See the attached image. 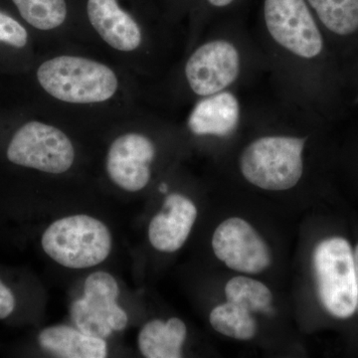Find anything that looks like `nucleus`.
<instances>
[{"mask_svg": "<svg viewBox=\"0 0 358 358\" xmlns=\"http://www.w3.org/2000/svg\"><path fill=\"white\" fill-rule=\"evenodd\" d=\"M119 294L115 278L109 273L98 271L87 278L82 299L94 313L107 320L113 331H122L128 326L129 317L117 303Z\"/></svg>", "mask_w": 358, "mask_h": 358, "instance_id": "obj_14", "label": "nucleus"}, {"mask_svg": "<svg viewBox=\"0 0 358 358\" xmlns=\"http://www.w3.org/2000/svg\"><path fill=\"white\" fill-rule=\"evenodd\" d=\"M264 17L273 39L294 55L312 59L322 53V34L306 0H265Z\"/></svg>", "mask_w": 358, "mask_h": 358, "instance_id": "obj_6", "label": "nucleus"}, {"mask_svg": "<svg viewBox=\"0 0 358 358\" xmlns=\"http://www.w3.org/2000/svg\"><path fill=\"white\" fill-rule=\"evenodd\" d=\"M70 312L78 329L87 336L105 339L112 334L113 329L107 320L94 313L83 299L75 301L71 306Z\"/></svg>", "mask_w": 358, "mask_h": 358, "instance_id": "obj_20", "label": "nucleus"}, {"mask_svg": "<svg viewBox=\"0 0 358 358\" xmlns=\"http://www.w3.org/2000/svg\"><path fill=\"white\" fill-rule=\"evenodd\" d=\"M15 296L11 289L0 280V320L6 319L15 308Z\"/></svg>", "mask_w": 358, "mask_h": 358, "instance_id": "obj_22", "label": "nucleus"}, {"mask_svg": "<svg viewBox=\"0 0 358 358\" xmlns=\"http://www.w3.org/2000/svg\"><path fill=\"white\" fill-rule=\"evenodd\" d=\"M87 13L92 26L113 48L129 52L140 46V26L117 0H88Z\"/></svg>", "mask_w": 358, "mask_h": 358, "instance_id": "obj_11", "label": "nucleus"}, {"mask_svg": "<svg viewBox=\"0 0 358 358\" xmlns=\"http://www.w3.org/2000/svg\"><path fill=\"white\" fill-rule=\"evenodd\" d=\"M313 270L320 301L336 319H348L357 308L355 258L350 244L341 237L322 240L313 252Z\"/></svg>", "mask_w": 358, "mask_h": 358, "instance_id": "obj_4", "label": "nucleus"}, {"mask_svg": "<svg viewBox=\"0 0 358 358\" xmlns=\"http://www.w3.org/2000/svg\"><path fill=\"white\" fill-rule=\"evenodd\" d=\"M357 102H358V98H357Z\"/></svg>", "mask_w": 358, "mask_h": 358, "instance_id": "obj_26", "label": "nucleus"}, {"mask_svg": "<svg viewBox=\"0 0 358 358\" xmlns=\"http://www.w3.org/2000/svg\"><path fill=\"white\" fill-rule=\"evenodd\" d=\"M6 155L16 166L60 174L73 166L75 150L70 138L60 129L29 122L14 134Z\"/></svg>", "mask_w": 358, "mask_h": 358, "instance_id": "obj_5", "label": "nucleus"}, {"mask_svg": "<svg viewBox=\"0 0 358 358\" xmlns=\"http://www.w3.org/2000/svg\"><path fill=\"white\" fill-rule=\"evenodd\" d=\"M37 78L49 95L72 103L105 102L119 86L117 76L108 66L74 56L46 61L37 71Z\"/></svg>", "mask_w": 358, "mask_h": 358, "instance_id": "obj_1", "label": "nucleus"}, {"mask_svg": "<svg viewBox=\"0 0 358 358\" xmlns=\"http://www.w3.org/2000/svg\"><path fill=\"white\" fill-rule=\"evenodd\" d=\"M169 188H167V185L166 183H162V185L159 186V192L162 193H166Z\"/></svg>", "mask_w": 358, "mask_h": 358, "instance_id": "obj_25", "label": "nucleus"}, {"mask_svg": "<svg viewBox=\"0 0 358 358\" xmlns=\"http://www.w3.org/2000/svg\"><path fill=\"white\" fill-rule=\"evenodd\" d=\"M306 138L265 136L250 143L240 157L245 178L271 192L291 189L303 176Z\"/></svg>", "mask_w": 358, "mask_h": 358, "instance_id": "obj_3", "label": "nucleus"}, {"mask_svg": "<svg viewBox=\"0 0 358 358\" xmlns=\"http://www.w3.org/2000/svg\"><path fill=\"white\" fill-rule=\"evenodd\" d=\"M228 301L235 303L250 313H268L272 306L273 294L263 282L252 278H233L225 286Z\"/></svg>", "mask_w": 358, "mask_h": 358, "instance_id": "obj_18", "label": "nucleus"}, {"mask_svg": "<svg viewBox=\"0 0 358 358\" xmlns=\"http://www.w3.org/2000/svg\"><path fill=\"white\" fill-rule=\"evenodd\" d=\"M234 0H208L211 6L215 7H226L230 6Z\"/></svg>", "mask_w": 358, "mask_h": 358, "instance_id": "obj_23", "label": "nucleus"}, {"mask_svg": "<svg viewBox=\"0 0 358 358\" xmlns=\"http://www.w3.org/2000/svg\"><path fill=\"white\" fill-rule=\"evenodd\" d=\"M26 22L40 30H51L64 22L65 0H13Z\"/></svg>", "mask_w": 358, "mask_h": 358, "instance_id": "obj_19", "label": "nucleus"}, {"mask_svg": "<svg viewBox=\"0 0 358 358\" xmlns=\"http://www.w3.org/2000/svg\"><path fill=\"white\" fill-rule=\"evenodd\" d=\"M28 41V33L18 21L0 11V42L23 48Z\"/></svg>", "mask_w": 358, "mask_h": 358, "instance_id": "obj_21", "label": "nucleus"}, {"mask_svg": "<svg viewBox=\"0 0 358 358\" xmlns=\"http://www.w3.org/2000/svg\"><path fill=\"white\" fill-rule=\"evenodd\" d=\"M240 56L236 47L226 40H216L200 46L188 59L185 75L196 95L220 93L237 79Z\"/></svg>", "mask_w": 358, "mask_h": 358, "instance_id": "obj_8", "label": "nucleus"}, {"mask_svg": "<svg viewBox=\"0 0 358 358\" xmlns=\"http://www.w3.org/2000/svg\"><path fill=\"white\" fill-rule=\"evenodd\" d=\"M240 107L236 96L220 92L200 101L188 119V127L197 136H228L236 129Z\"/></svg>", "mask_w": 358, "mask_h": 358, "instance_id": "obj_12", "label": "nucleus"}, {"mask_svg": "<svg viewBox=\"0 0 358 358\" xmlns=\"http://www.w3.org/2000/svg\"><path fill=\"white\" fill-rule=\"evenodd\" d=\"M197 218V208L185 195L173 193L164 200L159 213L152 219L148 239L155 249L173 253L185 245Z\"/></svg>", "mask_w": 358, "mask_h": 358, "instance_id": "obj_10", "label": "nucleus"}, {"mask_svg": "<svg viewBox=\"0 0 358 358\" xmlns=\"http://www.w3.org/2000/svg\"><path fill=\"white\" fill-rule=\"evenodd\" d=\"M45 253L63 267L100 265L112 250V235L105 223L92 216H68L51 224L42 235Z\"/></svg>", "mask_w": 358, "mask_h": 358, "instance_id": "obj_2", "label": "nucleus"}, {"mask_svg": "<svg viewBox=\"0 0 358 358\" xmlns=\"http://www.w3.org/2000/svg\"><path fill=\"white\" fill-rule=\"evenodd\" d=\"M38 343L46 352L63 358H103L108 353L105 339L87 336L65 324L44 329Z\"/></svg>", "mask_w": 358, "mask_h": 358, "instance_id": "obj_13", "label": "nucleus"}, {"mask_svg": "<svg viewBox=\"0 0 358 358\" xmlns=\"http://www.w3.org/2000/svg\"><path fill=\"white\" fill-rule=\"evenodd\" d=\"M353 258H355V278H357V308L358 310V244L355 252H353Z\"/></svg>", "mask_w": 358, "mask_h": 358, "instance_id": "obj_24", "label": "nucleus"}, {"mask_svg": "<svg viewBox=\"0 0 358 358\" xmlns=\"http://www.w3.org/2000/svg\"><path fill=\"white\" fill-rule=\"evenodd\" d=\"M212 248L221 262L244 274H259L267 270L272 255L267 243L244 219H226L216 228Z\"/></svg>", "mask_w": 358, "mask_h": 358, "instance_id": "obj_7", "label": "nucleus"}, {"mask_svg": "<svg viewBox=\"0 0 358 358\" xmlns=\"http://www.w3.org/2000/svg\"><path fill=\"white\" fill-rule=\"evenodd\" d=\"M209 322L217 333L238 341H249L257 334L252 313L228 301L212 310Z\"/></svg>", "mask_w": 358, "mask_h": 358, "instance_id": "obj_16", "label": "nucleus"}, {"mask_svg": "<svg viewBox=\"0 0 358 358\" xmlns=\"http://www.w3.org/2000/svg\"><path fill=\"white\" fill-rule=\"evenodd\" d=\"M155 155L154 143L147 136L134 133L119 136L108 152V176L122 189L140 192L150 181Z\"/></svg>", "mask_w": 358, "mask_h": 358, "instance_id": "obj_9", "label": "nucleus"}, {"mask_svg": "<svg viewBox=\"0 0 358 358\" xmlns=\"http://www.w3.org/2000/svg\"><path fill=\"white\" fill-rule=\"evenodd\" d=\"M322 24L345 36L358 29V0H308Z\"/></svg>", "mask_w": 358, "mask_h": 358, "instance_id": "obj_17", "label": "nucleus"}, {"mask_svg": "<svg viewBox=\"0 0 358 358\" xmlns=\"http://www.w3.org/2000/svg\"><path fill=\"white\" fill-rule=\"evenodd\" d=\"M186 334L185 324L178 317L150 320L138 334V348L147 358H179Z\"/></svg>", "mask_w": 358, "mask_h": 358, "instance_id": "obj_15", "label": "nucleus"}]
</instances>
